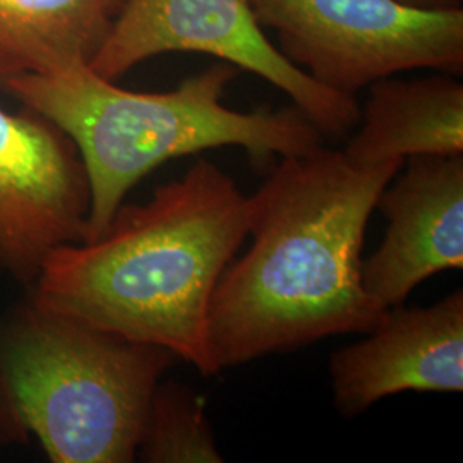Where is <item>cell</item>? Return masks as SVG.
<instances>
[{"label": "cell", "instance_id": "cell-1", "mask_svg": "<svg viewBox=\"0 0 463 463\" xmlns=\"http://www.w3.org/2000/svg\"><path fill=\"white\" fill-rule=\"evenodd\" d=\"M403 164L363 165L325 146L281 156L248 196L252 244L232 260L212 298L208 344L218 373L378 323L384 309L363 283L365 229Z\"/></svg>", "mask_w": 463, "mask_h": 463}, {"label": "cell", "instance_id": "cell-8", "mask_svg": "<svg viewBox=\"0 0 463 463\" xmlns=\"http://www.w3.org/2000/svg\"><path fill=\"white\" fill-rule=\"evenodd\" d=\"M364 335L331 354L333 407L342 417L405 392L462 393V288L432 306L388 307Z\"/></svg>", "mask_w": 463, "mask_h": 463}, {"label": "cell", "instance_id": "cell-2", "mask_svg": "<svg viewBox=\"0 0 463 463\" xmlns=\"http://www.w3.org/2000/svg\"><path fill=\"white\" fill-rule=\"evenodd\" d=\"M248 235V194L199 158L146 203H122L95 239L53 249L28 294L50 309L166 348L212 378V298Z\"/></svg>", "mask_w": 463, "mask_h": 463}, {"label": "cell", "instance_id": "cell-13", "mask_svg": "<svg viewBox=\"0 0 463 463\" xmlns=\"http://www.w3.org/2000/svg\"><path fill=\"white\" fill-rule=\"evenodd\" d=\"M403 5L422 9V11H458L463 0H398Z\"/></svg>", "mask_w": 463, "mask_h": 463}, {"label": "cell", "instance_id": "cell-7", "mask_svg": "<svg viewBox=\"0 0 463 463\" xmlns=\"http://www.w3.org/2000/svg\"><path fill=\"white\" fill-rule=\"evenodd\" d=\"M90 203L72 139L28 107H0V275L30 287L53 249L86 239Z\"/></svg>", "mask_w": 463, "mask_h": 463}, {"label": "cell", "instance_id": "cell-5", "mask_svg": "<svg viewBox=\"0 0 463 463\" xmlns=\"http://www.w3.org/2000/svg\"><path fill=\"white\" fill-rule=\"evenodd\" d=\"M248 4L292 64L344 95L412 69L463 72V9L422 11L398 0Z\"/></svg>", "mask_w": 463, "mask_h": 463}, {"label": "cell", "instance_id": "cell-3", "mask_svg": "<svg viewBox=\"0 0 463 463\" xmlns=\"http://www.w3.org/2000/svg\"><path fill=\"white\" fill-rule=\"evenodd\" d=\"M239 69L218 61L162 93L131 91L88 64L21 76L2 86L13 99L50 118L72 139L90 183L86 239H95L148 174L206 149L239 146L252 162L325 146V136L296 105L250 112L222 103Z\"/></svg>", "mask_w": 463, "mask_h": 463}, {"label": "cell", "instance_id": "cell-6", "mask_svg": "<svg viewBox=\"0 0 463 463\" xmlns=\"http://www.w3.org/2000/svg\"><path fill=\"white\" fill-rule=\"evenodd\" d=\"M201 53L248 71L288 95L325 137L352 131L355 97L333 91L292 64L266 38L248 0H126L90 67L109 81L164 53Z\"/></svg>", "mask_w": 463, "mask_h": 463}, {"label": "cell", "instance_id": "cell-12", "mask_svg": "<svg viewBox=\"0 0 463 463\" xmlns=\"http://www.w3.org/2000/svg\"><path fill=\"white\" fill-rule=\"evenodd\" d=\"M136 460L222 463L204 400L179 381H160L149 398Z\"/></svg>", "mask_w": 463, "mask_h": 463}, {"label": "cell", "instance_id": "cell-4", "mask_svg": "<svg viewBox=\"0 0 463 463\" xmlns=\"http://www.w3.org/2000/svg\"><path fill=\"white\" fill-rule=\"evenodd\" d=\"M175 363L28 294L0 317V436L34 438L53 463L134 462L151 393Z\"/></svg>", "mask_w": 463, "mask_h": 463}, {"label": "cell", "instance_id": "cell-11", "mask_svg": "<svg viewBox=\"0 0 463 463\" xmlns=\"http://www.w3.org/2000/svg\"><path fill=\"white\" fill-rule=\"evenodd\" d=\"M126 0H0V90L93 61Z\"/></svg>", "mask_w": 463, "mask_h": 463}, {"label": "cell", "instance_id": "cell-9", "mask_svg": "<svg viewBox=\"0 0 463 463\" xmlns=\"http://www.w3.org/2000/svg\"><path fill=\"white\" fill-rule=\"evenodd\" d=\"M386 218L380 248L363 260L365 292L383 309L417 285L463 268V155L411 156L376 203Z\"/></svg>", "mask_w": 463, "mask_h": 463}, {"label": "cell", "instance_id": "cell-10", "mask_svg": "<svg viewBox=\"0 0 463 463\" xmlns=\"http://www.w3.org/2000/svg\"><path fill=\"white\" fill-rule=\"evenodd\" d=\"M357 133L344 153L374 165L422 155H463V84L447 72L369 84Z\"/></svg>", "mask_w": 463, "mask_h": 463}]
</instances>
